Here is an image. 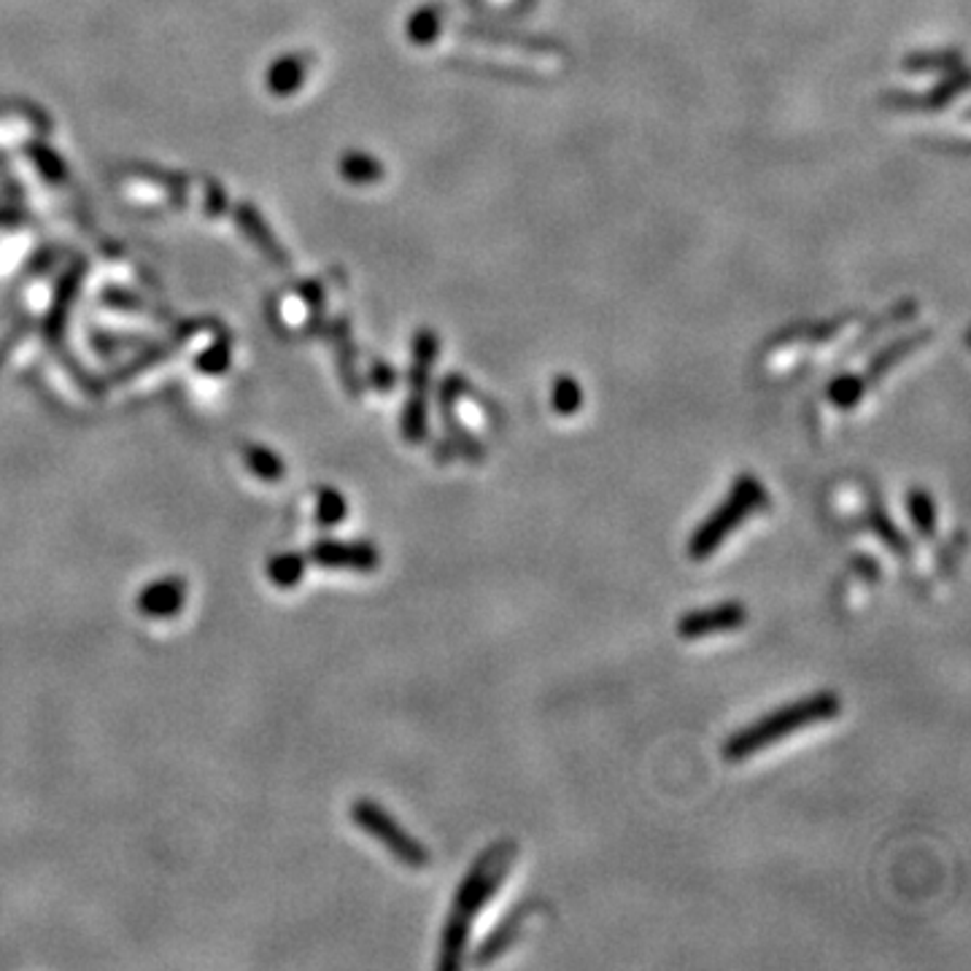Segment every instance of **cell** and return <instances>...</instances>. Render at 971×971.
Here are the masks:
<instances>
[{"label": "cell", "instance_id": "obj_13", "mask_svg": "<svg viewBox=\"0 0 971 971\" xmlns=\"http://www.w3.org/2000/svg\"><path fill=\"white\" fill-rule=\"evenodd\" d=\"M348 515V502L337 488L324 486L316 491V524L337 526Z\"/></svg>", "mask_w": 971, "mask_h": 971}, {"label": "cell", "instance_id": "obj_15", "mask_svg": "<svg viewBox=\"0 0 971 971\" xmlns=\"http://www.w3.org/2000/svg\"><path fill=\"white\" fill-rule=\"evenodd\" d=\"M851 567L856 570L864 580H880V575H882L880 562H877L874 557H869V553H856L851 562Z\"/></svg>", "mask_w": 971, "mask_h": 971}, {"label": "cell", "instance_id": "obj_8", "mask_svg": "<svg viewBox=\"0 0 971 971\" xmlns=\"http://www.w3.org/2000/svg\"><path fill=\"white\" fill-rule=\"evenodd\" d=\"M187 604V583L184 578H159L149 583L136 599V608L143 618L168 621L184 610Z\"/></svg>", "mask_w": 971, "mask_h": 971}, {"label": "cell", "instance_id": "obj_6", "mask_svg": "<svg viewBox=\"0 0 971 971\" xmlns=\"http://www.w3.org/2000/svg\"><path fill=\"white\" fill-rule=\"evenodd\" d=\"M310 562L324 570H352V573H375L381 567V551L368 540L337 542L319 540L310 548Z\"/></svg>", "mask_w": 971, "mask_h": 971}, {"label": "cell", "instance_id": "obj_4", "mask_svg": "<svg viewBox=\"0 0 971 971\" xmlns=\"http://www.w3.org/2000/svg\"><path fill=\"white\" fill-rule=\"evenodd\" d=\"M352 820L357 829H362L365 834L379 840L381 847H386L403 867L424 869L426 864H430V851H426L413 834H408V831L394 820V815H388L381 804L373 802V798H359V802H354Z\"/></svg>", "mask_w": 971, "mask_h": 971}, {"label": "cell", "instance_id": "obj_7", "mask_svg": "<svg viewBox=\"0 0 971 971\" xmlns=\"http://www.w3.org/2000/svg\"><path fill=\"white\" fill-rule=\"evenodd\" d=\"M535 912H537V904L535 902H524V904H519V907H515V909H510V912L504 915L502 920H499L497 929H494L491 934H488L486 940L481 942V947H478V950H475L473 961L478 963V967H488V963H494V961H497V958H502L504 953H508L510 947H513L515 942H519V936H521V931H524L526 920H529Z\"/></svg>", "mask_w": 971, "mask_h": 971}, {"label": "cell", "instance_id": "obj_10", "mask_svg": "<svg viewBox=\"0 0 971 971\" xmlns=\"http://www.w3.org/2000/svg\"><path fill=\"white\" fill-rule=\"evenodd\" d=\"M907 510H909V519H912V526L918 529L920 537L931 540L936 535V502L931 497V491L925 488H912L907 494Z\"/></svg>", "mask_w": 971, "mask_h": 971}, {"label": "cell", "instance_id": "obj_14", "mask_svg": "<svg viewBox=\"0 0 971 971\" xmlns=\"http://www.w3.org/2000/svg\"><path fill=\"white\" fill-rule=\"evenodd\" d=\"M583 405V388L575 379L570 375H559L553 381V392H551V408L557 410L559 416H575Z\"/></svg>", "mask_w": 971, "mask_h": 971}, {"label": "cell", "instance_id": "obj_3", "mask_svg": "<svg viewBox=\"0 0 971 971\" xmlns=\"http://www.w3.org/2000/svg\"><path fill=\"white\" fill-rule=\"evenodd\" d=\"M772 508V497H769L767 486L756 478V475L745 473L734 481L729 488V494L724 497V502L691 532L688 537V557L693 562H707L710 557L724 548V542L734 535L740 526L748 524L751 515L764 513V510Z\"/></svg>", "mask_w": 971, "mask_h": 971}, {"label": "cell", "instance_id": "obj_1", "mask_svg": "<svg viewBox=\"0 0 971 971\" xmlns=\"http://www.w3.org/2000/svg\"><path fill=\"white\" fill-rule=\"evenodd\" d=\"M521 851L513 840H499L488 845L473 861L464 880L459 882V891L451 902L446 925L440 936V967L443 971H459L464 963L470 942V925L484 912V907L499 893L508 874L513 872Z\"/></svg>", "mask_w": 971, "mask_h": 971}, {"label": "cell", "instance_id": "obj_9", "mask_svg": "<svg viewBox=\"0 0 971 971\" xmlns=\"http://www.w3.org/2000/svg\"><path fill=\"white\" fill-rule=\"evenodd\" d=\"M867 526L882 542H885L887 548H891L893 553H896V557H909V551H912V548H909V540L904 537V532L898 529L896 521L891 519L885 504H880L877 499H872V504H869L867 510Z\"/></svg>", "mask_w": 971, "mask_h": 971}, {"label": "cell", "instance_id": "obj_2", "mask_svg": "<svg viewBox=\"0 0 971 971\" xmlns=\"http://www.w3.org/2000/svg\"><path fill=\"white\" fill-rule=\"evenodd\" d=\"M842 715V699L834 691H815L809 697L796 699V702H788L782 707L772 710V713L762 715L758 720H753L745 729L734 731L729 740L724 742V758L729 764H740L745 758L756 756V753L767 751V748L777 745V742L788 740L796 731L809 729V726L829 724V720L840 718Z\"/></svg>", "mask_w": 971, "mask_h": 971}, {"label": "cell", "instance_id": "obj_12", "mask_svg": "<svg viewBox=\"0 0 971 971\" xmlns=\"http://www.w3.org/2000/svg\"><path fill=\"white\" fill-rule=\"evenodd\" d=\"M305 570H308V559L303 553H279L268 562V578L279 588H294L303 580Z\"/></svg>", "mask_w": 971, "mask_h": 971}, {"label": "cell", "instance_id": "obj_5", "mask_svg": "<svg viewBox=\"0 0 971 971\" xmlns=\"http://www.w3.org/2000/svg\"><path fill=\"white\" fill-rule=\"evenodd\" d=\"M748 624V608L742 602H720L713 608L691 610L678 621L680 640H704V637L729 635Z\"/></svg>", "mask_w": 971, "mask_h": 971}, {"label": "cell", "instance_id": "obj_11", "mask_svg": "<svg viewBox=\"0 0 971 971\" xmlns=\"http://www.w3.org/2000/svg\"><path fill=\"white\" fill-rule=\"evenodd\" d=\"M243 462H246V468L252 470L259 481H268V484H279V481H284V473H286L284 459L276 457L270 448L246 446L243 448Z\"/></svg>", "mask_w": 971, "mask_h": 971}]
</instances>
